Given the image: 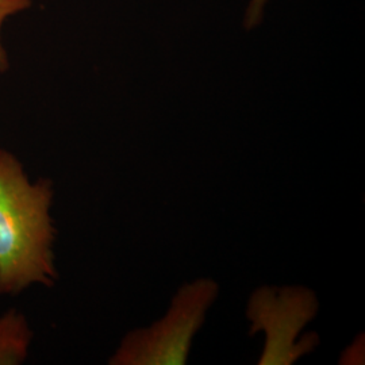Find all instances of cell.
<instances>
[{
  "label": "cell",
  "mask_w": 365,
  "mask_h": 365,
  "mask_svg": "<svg viewBox=\"0 0 365 365\" xmlns=\"http://www.w3.org/2000/svg\"><path fill=\"white\" fill-rule=\"evenodd\" d=\"M268 3L269 0H249L248 7L245 10V16L242 21L244 27L247 30H253L260 26Z\"/></svg>",
  "instance_id": "6"
},
{
  "label": "cell",
  "mask_w": 365,
  "mask_h": 365,
  "mask_svg": "<svg viewBox=\"0 0 365 365\" xmlns=\"http://www.w3.org/2000/svg\"><path fill=\"white\" fill-rule=\"evenodd\" d=\"M31 7V0H0V72L9 69L10 63L1 42V27L9 16L22 13Z\"/></svg>",
  "instance_id": "5"
},
{
  "label": "cell",
  "mask_w": 365,
  "mask_h": 365,
  "mask_svg": "<svg viewBox=\"0 0 365 365\" xmlns=\"http://www.w3.org/2000/svg\"><path fill=\"white\" fill-rule=\"evenodd\" d=\"M52 200L51 180L30 182L21 161L0 149V295L54 286Z\"/></svg>",
  "instance_id": "1"
},
{
  "label": "cell",
  "mask_w": 365,
  "mask_h": 365,
  "mask_svg": "<svg viewBox=\"0 0 365 365\" xmlns=\"http://www.w3.org/2000/svg\"><path fill=\"white\" fill-rule=\"evenodd\" d=\"M218 292L220 286L211 279L184 284L173 297L167 315L150 327L130 331L122 339L110 364H185L192 339Z\"/></svg>",
  "instance_id": "2"
},
{
  "label": "cell",
  "mask_w": 365,
  "mask_h": 365,
  "mask_svg": "<svg viewBox=\"0 0 365 365\" xmlns=\"http://www.w3.org/2000/svg\"><path fill=\"white\" fill-rule=\"evenodd\" d=\"M318 313L315 292L303 286L269 287L256 289L248 303L247 317L252 322L249 336L265 333L264 353L260 365H291L302 356L314 351L319 344L317 333L300 331Z\"/></svg>",
  "instance_id": "3"
},
{
  "label": "cell",
  "mask_w": 365,
  "mask_h": 365,
  "mask_svg": "<svg viewBox=\"0 0 365 365\" xmlns=\"http://www.w3.org/2000/svg\"><path fill=\"white\" fill-rule=\"evenodd\" d=\"M33 331L25 315L10 310L0 317V364H21L26 360Z\"/></svg>",
  "instance_id": "4"
}]
</instances>
